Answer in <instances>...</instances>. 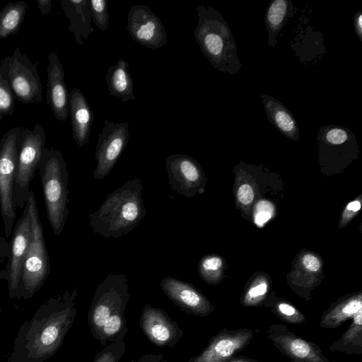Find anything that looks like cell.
Here are the masks:
<instances>
[{"label":"cell","mask_w":362,"mask_h":362,"mask_svg":"<svg viewBox=\"0 0 362 362\" xmlns=\"http://www.w3.org/2000/svg\"><path fill=\"white\" fill-rule=\"evenodd\" d=\"M25 205L30 215L31 233L20 281L21 298L23 300L30 298L42 287L51 271L49 257L33 191L30 192Z\"/></svg>","instance_id":"obj_5"},{"label":"cell","mask_w":362,"mask_h":362,"mask_svg":"<svg viewBox=\"0 0 362 362\" xmlns=\"http://www.w3.org/2000/svg\"><path fill=\"white\" fill-rule=\"evenodd\" d=\"M15 106V96L8 82L0 73V124L6 115H12Z\"/></svg>","instance_id":"obj_30"},{"label":"cell","mask_w":362,"mask_h":362,"mask_svg":"<svg viewBox=\"0 0 362 362\" xmlns=\"http://www.w3.org/2000/svg\"><path fill=\"white\" fill-rule=\"evenodd\" d=\"M169 184L171 188L187 198L203 191L204 177L198 162L181 153L169 156L165 160Z\"/></svg>","instance_id":"obj_14"},{"label":"cell","mask_w":362,"mask_h":362,"mask_svg":"<svg viewBox=\"0 0 362 362\" xmlns=\"http://www.w3.org/2000/svg\"><path fill=\"white\" fill-rule=\"evenodd\" d=\"M361 294L350 296L333 303L322 315L320 325L322 328L333 329L341 326L362 309Z\"/></svg>","instance_id":"obj_23"},{"label":"cell","mask_w":362,"mask_h":362,"mask_svg":"<svg viewBox=\"0 0 362 362\" xmlns=\"http://www.w3.org/2000/svg\"><path fill=\"white\" fill-rule=\"evenodd\" d=\"M31 218L25 205L23 215L13 227L10 240L11 261L8 280V296L21 299L20 281L22 267L30 243Z\"/></svg>","instance_id":"obj_16"},{"label":"cell","mask_w":362,"mask_h":362,"mask_svg":"<svg viewBox=\"0 0 362 362\" xmlns=\"http://www.w3.org/2000/svg\"><path fill=\"white\" fill-rule=\"evenodd\" d=\"M126 322L124 311H119L112 314L103 325L97 340L101 345H105L107 341L110 343L123 341L124 337L128 332Z\"/></svg>","instance_id":"obj_27"},{"label":"cell","mask_w":362,"mask_h":362,"mask_svg":"<svg viewBox=\"0 0 362 362\" xmlns=\"http://www.w3.org/2000/svg\"><path fill=\"white\" fill-rule=\"evenodd\" d=\"M21 130L18 127L11 128L0 139V212L6 238L11 235L16 218L13 190Z\"/></svg>","instance_id":"obj_8"},{"label":"cell","mask_w":362,"mask_h":362,"mask_svg":"<svg viewBox=\"0 0 362 362\" xmlns=\"http://www.w3.org/2000/svg\"><path fill=\"white\" fill-rule=\"evenodd\" d=\"M125 350L126 344L124 341L120 343H110L95 355L93 362H119Z\"/></svg>","instance_id":"obj_32"},{"label":"cell","mask_w":362,"mask_h":362,"mask_svg":"<svg viewBox=\"0 0 362 362\" xmlns=\"http://www.w3.org/2000/svg\"><path fill=\"white\" fill-rule=\"evenodd\" d=\"M161 362H168V361H165V360H163H163L161 361Z\"/></svg>","instance_id":"obj_42"},{"label":"cell","mask_w":362,"mask_h":362,"mask_svg":"<svg viewBox=\"0 0 362 362\" xmlns=\"http://www.w3.org/2000/svg\"><path fill=\"white\" fill-rule=\"evenodd\" d=\"M78 288L42 303L20 327L7 362H45L61 348L77 313Z\"/></svg>","instance_id":"obj_1"},{"label":"cell","mask_w":362,"mask_h":362,"mask_svg":"<svg viewBox=\"0 0 362 362\" xmlns=\"http://www.w3.org/2000/svg\"><path fill=\"white\" fill-rule=\"evenodd\" d=\"M69 115L73 138L82 147L89 141L94 115L86 98L78 88H73L69 94Z\"/></svg>","instance_id":"obj_19"},{"label":"cell","mask_w":362,"mask_h":362,"mask_svg":"<svg viewBox=\"0 0 362 362\" xmlns=\"http://www.w3.org/2000/svg\"><path fill=\"white\" fill-rule=\"evenodd\" d=\"M262 100L272 124L284 136L298 141L300 130L291 112L279 100L272 96L261 95Z\"/></svg>","instance_id":"obj_21"},{"label":"cell","mask_w":362,"mask_h":362,"mask_svg":"<svg viewBox=\"0 0 362 362\" xmlns=\"http://www.w3.org/2000/svg\"><path fill=\"white\" fill-rule=\"evenodd\" d=\"M346 209L356 212L361 209V203L358 201L351 202L347 205Z\"/></svg>","instance_id":"obj_40"},{"label":"cell","mask_w":362,"mask_h":362,"mask_svg":"<svg viewBox=\"0 0 362 362\" xmlns=\"http://www.w3.org/2000/svg\"><path fill=\"white\" fill-rule=\"evenodd\" d=\"M48 62L46 102L54 117L65 122L69 115V93L64 80V68L54 51L48 55Z\"/></svg>","instance_id":"obj_18"},{"label":"cell","mask_w":362,"mask_h":362,"mask_svg":"<svg viewBox=\"0 0 362 362\" xmlns=\"http://www.w3.org/2000/svg\"><path fill=\"white\" fill-rule=\"evenodd\" d=\"M129 127L127 122L114 123L105 120L95 148L96 167L93 170L95 179H104L112 170L128 144Z\"/></svg>","instance_id":"obj_10"},{"label":"cell","mask_w":362,"mask_h":362,"mask_svg":"<svg viewBox=\"0 0 362 362\" xmlns=\"http://www.w3.org/2000/svg\"><path fill=\"white\" fill-rule=\"evenodd\" d=\"M11 248L5 237L0 238V281H8L10 274Z\"/></svg>","instance_id":"obj_33"},{"label":"cell","mask_w":362,"mask_h":362,"mask_svg":"<svg viewBox=\"0 0 362 362\" xmlns=\"http://www.w3.org/2000/svg\"><path fill=\"white\" fill-rule=\"evenodd\" d=\"M222 260L217 256L204 257L199 264V272L204 281L212 283L215 281L216 272L222 267Z\"/></svg>","instance_id":"obj_31"},{"label":"cell","mask_w":362,"mask_h":362,"mask_svg":"<svg viewBox=\"0 0 362 362\" xmlns=\"http://www.w3.org/2000/svg\"><path fill=\"white\" fill-rule=\"evenodd\" d=\"M46 134L42 125L22 128L17 160V170L13 190V202L16 208H25L29 198L30 185L45 147Z\"/></svg>","instance_id":"obj_6"},{"label":"cell","mask_w":362,"mask_h":362,"mask_svg":"<svg viewBox=\"0 0 362 362\" xmlns=\"http://www.w3.org/2000/svg\"><path fill=\"white\" fill-rule=\"evenodd\" d=\"M163 358V354H148L141 356L136 360H132L130 362H161Z\"/></svg>","instance_id":"obj_36"},{"label":"cell","mask_w":362,"mask_h":362,"mask_svg":"<svg viewBox=\"0 0 362 362\" xmlns=\"http://www.w3.org/2000/svg\"><path fill=\"white\" fill-rule=\"evenodd\" d=\"M1 313H2V309L0 308V318H1Z\"/></svg>","instance_id":"obj_41"},{"label":"cell","mask_w":362,"mask_h":362,"mask_svg":"<svg viewBox=\"0 0 362 362\" xmlns=\"http://www.w3.org/2000/svg\"><path fill=\"white\" fill-rule=\"evenodd\" d=\"M129 298L128 280L124 274H108L99 284L88 313V325L95 339L112 314L124 311Z\"/></svg>","instance_id":"obj_7"},{"label":"cell","mask_w":362,"mask_h":362,"mask_svg":"<svg viewBox=\"0 0 362 362\" xmlns=\"http://www.w3.org/2000/svg\"><path fill=\"white\" fill-rule=\"evenodd\" d=\"M293 13L294 6L290 0H274L270 3L265 15L269 46L275 47L276 37Z\"/></svg>","instance_id":"obj_24"},{"label":"cell","mask_w":362,"mask_h":362,"mask_svg":"<svg viewBox=\"0 0 362 362\" xmlns=\"http://www.w3.org/2000/svg\"><path fill=\"white\" fill-rule=\"evenodd\" d=\"M264 305L272 310L274 315L286 323L299 325L306 320L305 316L301 311L293 305L283 300H270Z\"/></svg>","instance_id":"obj_28"},{"label":"cell","mask_w":362,"mask_h":362,"mask_svg":"<svg viewBox=\"0 0 362 362\" xmlns=\"http://www.w3.org/2000/svg\"><path fill=\"white\" fill-rule=\"evenodd\" d=\"M303 263L305 267L311 272H316L320 267V263L318 259L310 254L305 255L303 257Z\"/></svg>","instance_id":"obj_35"},{"label":"cell","mask_w":362,"mask_h":362,"mask_svg":"<svg viewBox=\"0 0 362 362\" xmlns=\"http://www.w3.org/2000/svg\"><path fill=\"white\" fill-rule=\"evenodd\" d=\"M197 11L198 22L194 35L202 52L214 68L235 75L241 63L227 22L212 6L200 5Z\"/></svg>","instance_id":"obj_3"},{"label":"cell","mask_w":362,"mask_h":362,"mask_svg":"<svg viewBox=\"0 0 362 362\" xmlns=\"http://www.w3.org/2000/svg\"><path fill=\"white\" fill-rule=\"evenodd\" d=\"M0 73L15 96L23 103H38L42 100V87L37 66L26 53L16 47L11 56L0 62Z\"/></svg>","instance_id":"obj_9"},{"label":"cell","mask_w":362,"mask_h":362,"mask_svg":"<svg viewBox=\"0 0 362 362\" xmlns=\"http://www.w3.org/2000/svg\"><path fill=\"white\" fill-rule=\"evenodd\" d=\"M355 33L361 41H362V13L358 11L355 13L354 18Z\"/></svg>","instance_id":"obj_37"},{"label":"cell","mask_w":362,"mask_h":362,"mask_svg":"<svg viewBox=\"0 0 362 362\" xmlns=\"http://www.w3.org/2000/svg\"><path fill=\"white\" fill-rule=\"evenodd\" d=\"M139 324L148 340L160 347H175L184 335L179 325L164 310L148 304L142 309Z\"/></svg>","instance_id":"obj_15"},{"label":"cell","mask_w":362,"mask_h":362,"mask_svg":"<svg viewBox=\"0 0 362 362\" xmlns=\"http://www.w3.org/2000/svg\"><path fill=\"white\" fill-rule=\"evenodd\" d=\"M226 362H262V361H257L255 359H252L250 358H247L245 356H235Z\"/></svg>","instance_id":"obj_39"},{"label":"cell","mask_w":362,"mask_h":362,"mask_svg":"<svg viewBox=\"0 0 362 362\" xmlns=\"http://www.w3.org/2000/svg\"><path fill=\"white\" fill-rule=\"evenodd\" d=\"M127 30L135 42L149 49L161 48L168 42L162 21L145 5L130 7L127 13Z\"/></svg>","instance_id":"obj_12"},{"label":"cell","mask_w":362,"mask_h":362,"mask_svg":"<svg viewBox=\"0 0 362 362\" xmlns=\"http://www.w3.org/2000/svg\"><path fill=\"white\" fill-rule=\"evenodd\" d=\"M37 6L39 8L40 13L42 16L47 15L50 13L52 7V0H37Z\"/></svg>","instance_id":"obj_38"},{"label":"cell","mask_w":362,"mask_h":362,"mask_svg":"<svg viewBox=\"0 0 362 362\" xmlns=\"http://www.w3.org/2000/svg\"><path fill=\"white\" fill-rule=\"evenodd\" d=\"M28 7L26 2L19 1L8 2L0 11V38H6L18 32Z\"/></svg>","instance_id":"obj_26"},{"label":"cell","mask_w":362,"mask_h":362,"mask_svg":"<svg viewBox=\"0 0 362 362\" xmlns=\"http://www.w3.org/2000/svg\"><path fill=\"white\" fill-rule=\"evenodd\" d=\"M267 333L269 340L291 362H330L317 344L299 337L286 325L274 324Z\"/></svg>","instance_id":"obj_11"},{"label":"cell","mask_w":362,"mask_h":362,"mask_svg":"<svg viewBox=\"0 0 362 362\" xmlns=\"http://www.w3.org/2000/svg\"><path fill=\"white\" fill-rule=\"evenodd\" d=\"M165 296L183 312L198 317H206L214 307L192 284L173 277H165L160 283Z\"/></svg>","instance_id":"obj_17"},{"label":"cell","mask_w":362,"mask_h":362,"mask_svg":"<svg viewBox=\"0 0 362 362\" xmlns=\"http://www.w3.org/2000/svg\"><path fill=\"white\" fill-rule=\"evenodd\" d=\"M37 170L47 219L54 235L59 236L69 213L66 162L61 151L45 147Z\"/></svg>","instance_id":"obj_4"},{"label":"cell","mask_w":362,"mask_h":362,"mask_svg":"<svg viewBox=\"0 0 362 362\" xmlns=\"http://www.w3.org/2000/svg\"><path fill=\"white\" fill-rule=\"evenodd\" d=\"M107 0H90L91 18L95 25L102 31H105L109 27V13Z\"/></svg>","instance_id":"obj_29"},{"label":"cell","mask_w":362,"mask_h":362,"mask_svg":"<svg viewBox=\"0 0 362 362\" xmlns=\"http://www.w3.org/2000/svg\"><path fill=\"white\" fill-rule=\"evenodd\" d=\"M253 338L250 329L223 328L213 336L207 346L188 362H226L247 347Z\"/></svg>","instance_id":"obj_13"},{"label":"cell","mask_w":362,"mask_h":362,"mask_svg":"<svg viewBox=\"0 0 362 362\" xmlns=\"http://www.w3.org/2000/svg\"><path fill=\"white\" fill-rule=\"evenodd\" d=\"M238 198L245 205L250 204L254 199V192L252 187L248 184L242 185L238 191Z\"/></svg>","instance_id":"obj_34"},{"label":"cell","mask_w":362,"mask_h":362,"mask_svg":"<svg viewBox=\"0 0 362 362\" xmlns=\"http://www.w3.org/2000/svg\"><path fill=\"white\" fill-rule=\"evenodd\" d=\"M129 66L127 62L120 59L115 65L108 67L105 75L110 95L124 103L136 99Z\"/></svg>","instance_id":"obj_22"},{"label":"cell","mask_w":362,"mask_h":362,"mask_svg":"<svg viewBox=\"0 0 362 362\" xmlns=\"http://www.w3.org/2000/svg\"><path fill=\"white\" fill-rule=\"evenodd\" d=\"M142 189L141 180L136 177L110 193L99 209L88 216L93 231L106 238L127 235L146 214Z\"/></svg>","instance_id":"obj_2"},{"label":"cell","mask_w":362,"mask_h":362,"mask_svg":"<svg viewBox=\"0 0 362 362\" xmlns=\"http://www.w3.org/2000/svg\"><path fill=\"white\" fill-rule=\"evenodd\" d=\"M62 8L69 21L68 30L74 34L78 46L83 45L94 30L90 25L91 11L88 0H61Z\"/></svg>","instance_id":"obj_20"},{"label":"cell","mask_w":362,"mask_h":362,"mask_svg":"<svg viewBox=\"0 0 362 362\" xmlns=\"http://www.w3.org/2000/svg\"><path fill=\"white\" fill-rule=\"evenodd\" d=\"M352 321L342 336L329 346L331 351H339L348 355L362 354V309L351 318Z\"/></svg>","instance_id":"obj_25"}]
</instances>
